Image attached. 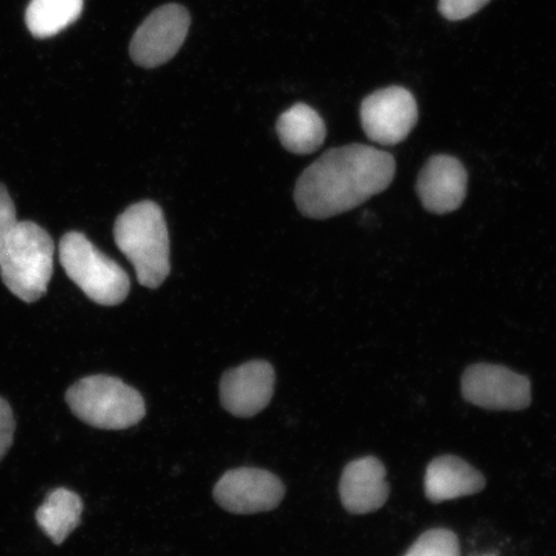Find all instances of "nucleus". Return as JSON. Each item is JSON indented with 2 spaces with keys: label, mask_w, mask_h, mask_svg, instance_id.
Wrapping results in <instances>:
<instances>
[{
  "label": "nucleus",
  "mask_w": 556,
  "mask_h": 556,
  "mask_svg": "<svg viewBox=\"0 0 556 556\" xmlns=\"http://www.w3.org/2000/svg\"><path fill=\"white\" fill-rule=\"evenodd\" d=\"M403 556H462L456 534L444 528L422 533Z\"/></svg>",
  "instance_id": "nucleus-17"
},
{
  "label": "nucleus",
  "mask_w": 556,
  "mask_h": 556,
  "mask_svg": "<svg viewBox=\"0 0 556 556\" xmlns=\"http://www.w3.org/2000/svg\"><path fill=\"white\" fill-rule=\"evenodd\" d=\"M190 25V13L185 7H160L143 21L131 39V60L146 68L166 64L185 43Z\"/></svg>",
  "instance_id": "nucleus-7"
},
{
  "label": "nucleus",
  "mask_w": 556,
  "mask_h": 556,
  "mask_svg": "<svg viewBox=\"0 0 556 556\" xmlns=\"http://www.w3.org/2000/svg\"><path fill=\"white\" fill-rule=\"evenodd\" d=\"M395 160L386 151L348 144L326 151L299 177L294 199L299 212L328 219L366 203L393 182Z\"/></svg>",
  "instance_id": "nucleus-1"
},
{
  "label": "nucleus",
  "mask_w": 556,
  "mask_h": 556,
  "mask_svg": "<svg viewBox=\"0 0 556 556\" xmlns=\"http://www.w3.org/2000/svg\"><path fill=\"white\" fill-rule=\"evenodd\" d=\"M83 0H31L26 10L27 29L37 38H51L79 18Z\"/></svg>",
  "instance_id": "nucleus-16"
},
{
  "label": "nucleus",
  "mask_w": 556,
  "mask_h": 556,
  "mask_svg": "<svg viewBox=\"0 0 556 556\" xmlns=\"http://www.w3.org/2000/svg\"><path fill=\"white\" fill-rule=\"evenodd\" d=\"M277 134L285 149L296 155H308L321 148L328 130L316 110L296 103L278 117Z\"/></svg>",
  "instance_id": "nucleus-14"
},
{
  "label": "nucleus",
  "mask_w": 556,
  "mask_h": 556,
  "mask_svg": "<svg viewBox=\"0 0 556 556\" xmlns=\"http://www.w3.org/2000/svg\"><path fill=\"white\" fill-rule=\"evenodd\" d=\"M17 222L15 203L5 186L0 184V261H2L7 241Z\"/></svg>",
  "instance_id": "nucleus-18"
},
{
  "label": "nucleus",
  "mask_w": 556,
  "mask_h": 556,
  "mask_svg": "<svg viewBox=\"0 0 556 556\" xmlns=\"http://www.w3.org/2000/svg\"><path fill=\"white\" fill-rule=\"evenodd\" d=\"M15 430L16 421L10 403L0 397V462L12 447Z\"/></svg>",
  "instance_id": "nucleus-20"
},
{
  "label": "nucleus",
  "mask_w": 556,
  "mask_h": 556,
  "mask_svg": "<svg viewBox=\"0 0 556 556\" xmlns=\"http://www.w3.org/2000/svg\"><path fill=\"white\" fill-rule=\"evenodd\" d=\"M387 470L377 457L358 458L346 465L340 479V500L351 514L374 513L384 506L389 497Z\"/></svg>",
  "instance_id": "nucleus-12"
},
{
  "label": "nucleus",
  "mask_w": 556,
  "mask_h": 556,
  "mask_svg": "<svg viewBox=\"0 0 556 556\" xmlns=\"http://www.w3.org/2000/svg\"><path fill=\"white\" fill-rule=\"evenodd\" d=\"M285 485L273 472L258 468L228 470L214 486L215 502L233 514L270 511L281 504Z\"/></svg>",
  "instance_id": "nucleus-9"
},
{
  "label": "nucleus",
  "mask_w": 556,
  "mask_h": 556,
  "mask_svg": "<svg viewBox=\"0 0 556 556\" xmlns=\"http://www.w3.org/2000/svg\"><path fill=\"white\" fill-rule=\"evenodd\" d=\"M483 556H496V555H493V554H492V555H483Z\"/></svg>",
  "instance_id": "nucleus-21"
},
{
  "label": "nucleus",
  "mask_w": 556,
  "mask_h": 556,
  "mask_svg": "<svg viewBox=\"0 0 556 556\" xmlns=\"http://www.w3.org/2000/svg\"><path fill=\"white\" fill-rule=\"evenodd\" d=\"M117 248L134 264L142 287L156 289L170 274V243L162 207L152 201L131 205L115 222Z\"/></svg>",
  "instance_id": "nucleus-2"
},
{
  "label": "nucleus",
  "mask_w": 556,
  "mask_h": 556,
  "mask_svg": "<svg viewBox=\"0 0 556 556\" xmlns=\"http://www.w3.org/2000/svg\"><path fill=\"white\" fill-rule=\"evenodd\" d=\"M490 0H440L438 10L450 21H460L476 15Z\"/></svg>",
  "instance_id": "nucleus-19"
},
{
  "label": "nucleus",
  "mask_w": 556,
  "mask_h": 556,
  "mask_svg": "<svg viewBox=\"0 0 556 556\" xmlns=\"http://www.w3.org/2000/svg\"><path fill=\"white\" fill-rule=\"evenodd\" d=\"M54 242L34 222H17L0 261L3 283L25 303H35L47 293L53 275Z\"/></svg>",
  "instance_id": "nucleus-3"
},
{
  "label": "nucleus",
  "mask_w": 556,
  "mask_h": 556,
  "mask_svg": "<svg viewBox=\"0 0 556 556\" xmlns=\"http://www.w3.org/2000/svg\"><path fill=\"white\" fill-rule=\"evenodd\" d=\"M359 116L370 141L395 146L412 134L419 119V109L408 89L393 86L367 96L361 104Z\"/></svg>",
  "instance_id": "nucleus-6"
},
{
  "label": "nucleus",
  "mask_w": 556,
  "mask_h": 556,
  "mask_svg": "<svg viewBox=\"0 0 556 556\" xmlns=\"http://www.w3.org/2000/svg\"><path fill=\"white\" fill-rule=\"evenodd\" d=\"M463 397L486 409L518 412L531 405V381L510 368L478 364L467 368L462 381Z\"/></svg>",
  "instance_id": "nucleus-8"
},
{
  "label": "nucleus",
  "mask_w": 556,
  "mask_h": 556,
  "mask_svg": "<svg viewBox=\"0 0 556 556\" xmlns=\"http://www.w3.org/2000/svg\"><path fill=\"white\" fill-rule=\"evenodd\" d=\"M468 173L460 160L430 157L417 178L416 191L424 207L434 214L455 212L467 197Z\"/></svg>",
  "instance_id": "nucleus-11"
},
{
  "label": "nucleus",
  "mask_w": 556,
  "mask_h": 556,
  "mask_svg": "<svg viewBox=\"0 0 556 556\" xmlns=\"http://www.w3.org/2000/svg\"><path fill=\"white\" fill-rule=\"evenodd\" d=\"M83 502L67 489H58L47 496L37 510L38 526L55 545H61L80 525Z\"/></svg>",
  "instance_id": "nucleus-15"
},
{
  "label": "nucleus",
  "mask_w": 556,
  "mask_h": 556,
  "mask_svg": "<svg viewBox=\"0 0 556 556\" xmlns=\"http://www.w3.org/2000/svg\"><path fill=\"white\" fill-rule=\"evenodd\" d=\"M66 402L78 419L97 429H128L146 416L141 393L109 375H92L76 381L68 388Z\"/></svg>",
  "instance_id": "nucleus-4"
},
{
  "label": "nucleus",
  "mask_w": 556,
  "mask_h": 556,
  "mask_svg": "<svg viewBox=\"0 0 556 556\" xmlns=\"http://www.w3.org/2000/svg\"><path fill=\"white\" fill-rule=\"evenodd\" d=\"M424 486L428 500L438 504L476 495L484 489L485 479L463 458L444 455L428 465Z\"/></svg>",
  "instance_id": "nucleus-13"
},
{
  "label": "nucleus",
  "mask_w": 556,
  "mask_h": 556,
  "mask_svg": "<svg viewBox=\"0 0 556 556\" xmlns=\"http://www.w3.org/2000/svg\"><path fill=\"white\" fill-rule=\"evenodd\" d=\"M276 374L266 361H252L225 372L220 379L222 406L238 417H253L274 397Z\"/></svg>",
  "instance_id": "nucleus-10"
},
{
  "label": "nucleus",
  "mask_w": 556,
  "mask_h": 556,
  "mask_svg": "<svg viewBox=\"0 0 556 556\" xmlns=\"http://www.w3.org/2000/svg\"><path fill=\"white\" fill-rule=\"evenodd\" d=\"M60 262L70 280L90 301L111 307L127 299L129 276L115 261L102 254L85 235L68 232L60 241Z\"/></svg>",
  "instance_id": "nucleus-5"
}]
</instances>
